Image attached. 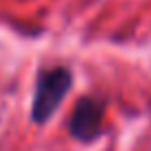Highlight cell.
Segmentation results:
<instances>
[{"mask_svg":"<svg viewBox=\"0 0 151 151\" xmlns=\"http://www.w3.org/2000/svg\"><path fill=\"white\" fill-rule=\"evenodd\" d=\"M72 88V70L68 66H50L37 72L31 101V121L44 125L57 114Z\"/></svg>","mask_w":151,"mask_h":151,"instance_id":"obj_1","label":"cell"},{"mask_svg":"<svg viewBox=\"0 0 151 151\" xmlns=\"http://www.w3.org/2000/svg\"><path fill=\"white\" fill-rule=\"evenodd\" d=\"M103 116L105 105L96 96H81L77 99L75 107L68 118V134L79 142H94L103 134Z\"/></svg>","mask_w":151,"mask_h":151,"instance_id":"obj_2","label":"cell"}]
</instances>
